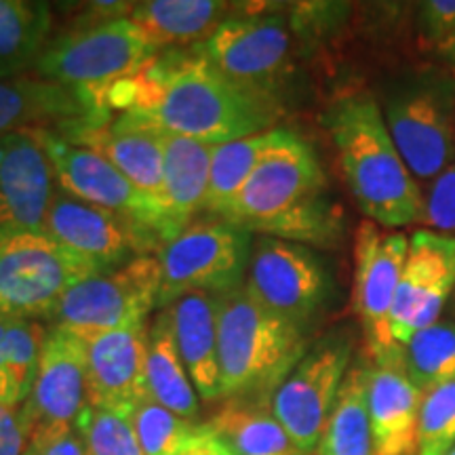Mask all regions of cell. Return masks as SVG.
<instances>
[{"instance_id":"obj_40","label":"cell","mask_w":455,"mask_h":455,"mask_svg":"<svg viewBox=\"0 0 455 455\" xmlns=\"http://www.w3.org/2000/svg\"><path fill=\"white\" fill-rule=\"evenodd\" d=\"M26 443V432L21 428L17 411L4 413L0 418V455H21Z\"/></svg>"},{"instance_id":"obj_22","label":"cell","mask_w":455,"mask_h":455,"mask_svg":"<svg viewBox=\"0 0 455 455\" xmlns=\"http://www.w3.org/2000/svg\"><path fill=\"white\" fill-rule=\"evenodd\" d=\"M95 114L81 87L43 78H0V138L21 129L66 127Z\"/></svg>"},{"instance_id":"obj_25","label":"cell","mask_w":455,"mask_h":455,"mask_svg":"<svg viewBox=\"0 0 455 455\" xmlns=\"http://www.w3.org/2000/svg\"><path fill=\"white\" fill-rule=\"evenodd\" d=\"M230 4L218 0H148L135 3L129 20L156 51L180 44H201L228 20Z\"/></svg>"},{"instance_id":"obj_13","label":"cell","mask_w":455,"mask_h":455,"mask_svg":"<svg viewBox=\"0 0 455 455\" xmlns=\"http://www.w3.org/2000/svg\"><path fill=\"white\" fill-rule=\"evenodd\" d=\"M192 53L230 81L278 98L291 68V36L281 17H228Z\"/></svg>"},{"instance_id":"obj_21","label":"cell","mask_w":455,"mask_h":455,"mask_svg":"<svg viewBox=\"0 0 455 455\" xmlns=\"http://www.w3.org/2000/svg\"><path fill=\"white\" fill-rule=\"evenodd\" d=\"M422 398L403 369L401 355L367 367V409L375 455H418Z\"/></svg>"},{"instance_id":"obj_17","label":"cell","mask_w":455,"mask_h":455,"mask_svg":"<svg viewBox=\"0 0 455 455\" xmlns=\"http://www.w3.org/2000/svg\"><path fill=\"white\" fill-rule=\"evenodd\" d=\"M51 161L36 129L0 138V241L41 235L55 196Z\"/></svg>"},{"instance_id":"obj_14","label":"cell","mask_w":455,"mask_h":455,"mask_svg":"<svg viewBox=\"0 0 455 455\" xmlns=\"http://www.w3.org/2000/svg\"><path fill=\"white\" fill-rule=\"evenodd\" d=\"M44 235L91 261L101 272L123 268L131 259L163 249V243L135 221L68 196L61 190H55L51 201Z\"/></svg>"},{"instance_id":"obj_1","label":"cell","mask_w":455,"mask_h":455,"mask_svg":"<svg viewBox=\"0 0 455 455\" xmlns=\"http://www.w3.org/2000/svg\"><path fill=\"white\" fill-rule=\"evenodd\" d=\"M144 81L146 104L131 114L192 140L228 144L276 129L283 118L276 95L230 81L192 51L152 60Z\"/></svg>"},{"instance_id":"obj_36","label":"cell","mask_w":455,"mask_h":455,"mask_svg":"<svg viewBox=\"0 0 455 455\" xmlns=\"http://www.w3.org/2000/svg\"><path fill=\"white\" fill-rule=\"evenodd\" d=\"M455 447V382L422 398L418 422V455H447Z\"/></svg>"},{"instance_id":"obj_23","label":"cell","mask_w":455,"mask_h":455,"mask_svg":"<svg viewBox=\"0 0 455 455\" xmlns=\"http://www.w3.org/2000/svg\"><path fill=\"white\" fill-rule=\"evenodd\" d=\"M163 133V207L167 218L169 243L178 238L195 218L204 212L209 190L212 158L218 144L192 140L186 135Z\"/></svg>"},{"instance_id":"obj_39","label":"cell","mask_w":455,"mask_h":455,"mask_svg":"<svg viewBox=\"0 0 455 455\" xmlns=\"http://www.w3.org/2000/svg\"><path fill=\"white\" fill-rule=\"evenodd\" d=\"M21 455H84L76 428L38 430L28 439Z\"/></svg>"},{"instance_id":"obj_44","label":"cell","mask_w":455,"mask_h":455,"mask_svg":"<svg viewBox=\"0 0 455 455\" xmlns=\"http://www.w3.org/2000/svg\"><path fill=\"white\" fill-rule=\"evenodd\" d=\"M9 411H11V409H7V407L0 405V418H3V415H4V413H9Z\"/></svg>"},{"instance_id":"obj_37","label":"cell","mask_w":455,"mask_h":455,"mask_svg":"<svg viewBox=\"0 0 455 455\" xmlns=\"http://www.w3.org/2000/svg\"><path fill=\"white\" fill-rule=\"evenodd\" d=\"M426 230L455 236V158L443 169L422 198L419 221Z\"/></svg>"},{"instance_id":"obj_34","label":"cell","mask_w":455,"mask_h":455,"mask_svg":"<svg viewBox=\"0 0 455 455\" xmlns=\"http://www.w3.org/2000/svg\"><path fill=\"white\" fill-rule=\"evenodd\" d=\"M341 228H344L341 212L323 192V195L299 204L293 212L258 228L255 235L281 238V241L304 244V247L306 244L329 247L341 236Z\"/></svg>"},{"instance_id":"obj_32","label":"cell","mask_w":455,"mask_h":455,"mask_svg":"<svg viewBox=\"0 0 455 455\" xmlns=\"http://www.w3.org/2000/svg\"><path fill=\"white\" fill-rule=\"evenodd\" d=\"M129 418L144 455H181L213 432L207 422L180 418L150 396L135 403Z\"/></svg>"},{"instance_id":"obj_15","label":"cell","mask_w":455,"mask_h":455,"mask_svg":"<svg viewBox=\"0 0 455 455\" xmlns=\"http://www.w3.org/2000/svg\"><path fill=\"white\" fill-rule=\"evenodd\" d=\"M384 121L398 155L419 184H432L455 158L453 101L439 87L403 89L386 101Z\"/></svg>"},{"instance_id":"obj_8","label":"cell","mask_w":455,"mask_h":455,"mask_svg":"<svg viewBox=\"0 0 455 455\" xmlns=\"http://www.w3.org/2000/svg\"><path fill=\"white\" fill-rule=\"evenodd\" d=\"M350 355L348 338L329 335L306 350L270 398L272 413L304 455L316 453L350 371Z\"/></svg>"},{"instance_id":"obj_19","label":"cell","mask_w":455,"mask_h":455,"mask_svg":"<svg viewBox=\"0 0 455 455\" xmlns=\"http://www.w3.org/2000/svg\"><path fill=\"white\" fill-rule=\"evenodd\" d=\"M74 144L98 152L114 164L131 184L163 204V133L138 114H121L116 121L84 118L55 129Z\"/></svg>"},{"instance_id":"obj_5","label":"cell","mask_w":455,"mask_h":455,"mask_svg":"<svg viewBox=\"0 0 455 455\" xmlns=\"http://www.w3.org/2000/svg\"><path fill=\"white\" fill-rule=\"evenodd\" d=\"M106 275L91 261L44 235L0 241V315L51 321L74 284Z\"/></svg>"},{"instance_id":"obj_29","label":"cell","mask_w":455,"mask_h":455,"mask_svg":"<svg viewBox=\"0 0 455 455\" xmlns=\"http://www.w3.org/2000/svg\"><path fill=\"white\" fill-rule=\"evenodd\" d=\"M281 133V127L251 135V138L218 144L212 158V173H209V190L204 213L207 218L224 220L235 204L238 192L251 178L266 152L275 146Z\"/></svg>"},{"instance_id":"obj_30","label":"cell","mask_w":455,"mask_h":455,"mask_svg":"<svg viewBox=\"0 0 455 455\" xmlns=\"http://www.w3.org/2000/svg\"><path fill=\"white\" fill-rule=\"evenodd\" d=\"M316 455H375L367 409V367L346 375Z\"/></svg>"},{"instance_id":"obj_18","label":"cell","mask_w":455,"mask_h":455,"mask_svg":"<svg viewBox=\"0 0 455 455\" xmlns=\"http://www.w3.org/2000/svg\"><path fill=\"white\" fill-rule=\"evenodd\" d=\"M87 405L84 350L76 333L51 325L44 338L32 395L17 409L26 439L38 430L74 428Z\"/></svg>"},{"instance_id":"obj_35","label":"cell","mask_w":455,"mask_h":455,"mask_svg":"<svg viewBox=\"0 0 455 455\" xmlns=\"http://www.w3.org/2000/svg\"><path fill=\"white\" fill-rule=\"evenodd\" d=\"M83 439L84 455H144L129 411L84 405L74 424Z\"/></svg>"},{"instance_id":"obj_7","label":"cell","mask_w":455,"mask_h":455,"mask_svg":"<svg viewBox=\"0 0 455 455\" xmlns=\"http://www.w3.org/2000/svg\"><path fill=\"white\" fill-rule=\"evenodd\" d=\"M158 255H141L123 268L74 284L60 299L51 325L84 335L146 323L161 293Z\"/></svg>"},{"instance_id":"obj_31","label":"cell","mask_w":455,"mask_h":455,"mask_svg":"<svg viewBox=\"0 0 455 455\" xmlns=\"http://www.w3.org/2000/svg\"><path fill=\"white\" fill-rule=\"evenodd\" d=\"M403 369L422 395L455 382V323L436 321L401 346Z\"/></svg>"},{"instance_id":"obj_26","label":"cell","mask_w":455,"mask_h":455,"mask_svg":"<svg viewBox=\"0 0 455 455\" xmlns=\"http://www.w3.org/2000/svg\"><path fill=\"white\" fill-rule=\"evenodd\" d=\"M146 388L148 396L180 418H196L198 392L180 356L167 308L158 310L148 325Z\"/></svg>"},{"instance_id":"obj_24","label":"cell","mask_w":455,"mask_h":455,"mask_svg":"<svg viewBox=\"0 0 455 455\" xmlns=\"http://www.w3.org/2000/svg\"><path fill=\"white\" fill-rule=\"evenodd\" d=\"M164 310V308H163ZM175 344L192 384L203 401L221 398L220 392V295L188 293L167 306Z\"/></svg>"},{"instance_id":"obj_12","label":"cell","mask_w":455,"mask_h":455,"mask_svg":"<svg viewBox=\"0 0 455 455\" xmlns=\"http://www.w3.org/2000/svg\"><path fill=\"white\" fill-rule=\"evenodd\" d=\"M409 236L361 221L355 236V308L373 363L401 355L392 338V306L405 268Z\"/></svg>"},{"instance_id":"obj_33","label":"cell","mask_w":455,"mask_h":455,"mask_svg":"<svg viewBox=\"0 0 455 455\" xmlns=\"http://www.w3.org/2000/svg\"><path fill=\"white\" fill-rule=\"evenodd\" d=\"M49 329L41 321L7 318L4 329V371L11 392V409L17 411L30 398L36 382L38 361Z\"/></svg>"},{"instance_id":"obj_42","label":"cell","mask_w":455,"mask_h":455,"mask_svg":"<svg viewBox=\"0 0 455 455\" xmlns=\"http://www.w3.org/2000/svg\"><path fill=\"white\" fill-rule=\"evenodd\" d=\"M181 455H235L224 445V441H220L218 436L209 435L207 439H203L201 443H196L195 447H190L188 451H184Z\"/></svg>"},{"instance_id":"obj_28","label":"cell","mask_w":455,"mask_h":455,"mask_svg":"<svg viewBox=\"0 0 455 455\" xmlns=\"http://www.w3.org/2000/svg\"><path fill=\"white\" fill-rule=\"evenodd\" d=\"M53 15L38 0H0V78L20 76L41 60Z\"/></svg>"},{"instance_id":"obj_3","label":"cell","mask_w":455,"mask_h":455,"mask_svg":"<svg viewBox=\"0 0 455 455\" xmlns=\"http://www.w3.org/2000/svg\"><path fill=\"white\" fill-rule=\"evenodd\" d=\"M306 350V331L258 304L244 287L220 295L221 398L270 403Z\"/></svg>"},{"instance_id":"obj_9","label":"cell","mask_w":455,"mask_h":455,"mask_svg":"<svg viewBox=\"0 0 455 455\" xmlns=\"http://www.w3.org/2000/svg\"><path fill=\"white\" fill-rule=\"evenodd\" d=\"M36 131L47 150L57 190L135 221L150 230L163 247L169 243L164 207L156 198L148 196L138 186L131 184L121 171L98 152L74 144L55 129Z\"/></svg>"},{"instance_id":"obj_41","label":"cell","mask_w":455,"mask_h":455,"mask_svg":"<svg viewBox=\"0 0 455 455\" xmlns=\"http://www.w3.org/2000/svg\"><path fill=\"white\" fill-rule=\"evenodd\" d=\"M7 318L0 315V405L11 409V392L7 382V371H4V329H7ZM13 411V409H11Z\"/></svg>"},{"instance_id":"obj_45","label":"cell","mask_w":455,"mask_h":455,"mask_svg":"<svg viewBox=\"0 0 455 455\" xmlns=\"http://www.w3.org/2000/svg\"><path fill=\"white\" fill-rule=\"evenodd\" d=\"M447 455H455V447H453V449H451V451H449Z\"/></svg>"},{"instance_id":"obj_16","label":"cell","mask_w":455,"mask_h":455,"mask_svg":"<svg viewBox=\"0 0 455 455\" xmlns=\"http://www.w3.org/2000/svg\"><path fill=\"white\" fill-rule=\"evenodd\" d=\"M453 287L455 236L426 228L415 230L392 306V338L398 346L439 321Z\"/></svg>"},{"instance_id":"obj_38","label":"cell","mask_w":455,"mask_h":455,"mask_svg":"<svg viewBox=\"0 0 455 455\" xmlns=\"http://www.w3.org/2000/svg\"><path fill=\"white\" fill-rule=\"evenodd\" d=\"M418 26L426 41L441 47L455 36V0H428L419 4Z\"/></svg>"},{"instance_id":"obj_11","label":"cell","mask_w":455,"mask_h":455,"mask_svg":"<svg viewBox=\"0 0 455 455\" xmlns=\"http://www.w3.org/2000/svg\"><path fill=\"white\" fill-rule=\"evenodd\" d=\"M325 186V173L308 141L281 129L224 220L255 235L258 228L323 195Z\"/></svg>"},{"instance_id":"obj_20","label":"cell","mask_w":455,"mask_h":455,"mask_svg":"<svg viewBox=\"0 0 455 455\" xmlns=\"http://www.w3.org/2000/svg\"><path fill=\"white\" fill-rule=\"evenodd\" d=\"M84 350L87 405L131 411L148 396V325L133 323L110 331L78 335Z\"/></svg>"},{"instance_id":"obj_2","label":"cell","mask_w":455,"mask_h":455,"mask_svg":"<svg viewBox=\"0 0 455 455\" xmlns=\"http://www.w3.org/2000/svg\"><path fill=\"white\" fill-rule=\"evenodd\" d=\"M325 124L361 213L384 230L418 224L424 195L398 155L373 95L339 98L327 110Z\"/></svg>"},{"instance_id":"obj_6","label":"cell","mask_w":455,"mask_h":455,"mask_svg":"<svg viewBox=\"0 0 455 455\" xmlns=\"http://www.w3.org/2000/svg\"><path fill=\"white\" fill-rule=\"evenodd\" d=\"M156 49L129 17L78 24L44 47L34 66L38 78L95 89L133 76L155 60Z\"/></svg>"},{"instance_id":"obj_4","label":"cell","mask_w":455,"mask_h":455,"mask_svg":"<svg viewBox=\"0 0 455 455\" xmlns=\"http://www.w3.org/2000/svg\"><path fill=\"white\" fill-rule=\"evenodd\" d=\"M253 235L226 220H196L158 251L163 310L188 293L224 295L243 287L251 259Z\"/></svg>"},{"instance_id":"obj_27","label":"cell","mask_w":455,"mask_h":455,"mask_svg":"<svg viewBox=\"0 0 455 455\" xmlns=\"http://www.w3.org/2000/svg\"><path fill=\"white\" fill-rule=\"evenodd\" d=\"M207 424L235 455H304L268 403L228 401Z\"/></svg>"},{"instance_id":"obj_43","label":"cell","mask_w":455,"mask_h":455,"mask_svg":"<svg viewBox=\"0 0 455 455\" xmlns=\"http://www.w3.org/2000/svg\"><path fill=\"white\" fill-rule=\"evenodd\" d=\"M436 55H439L443 64L455 70V36L449 38L447 43H443L441 47H436Z\"/></svg>"},{"instance_id":"obj_10","label":"cell","mask_w":455,"mask_h":455,"mask_svg":"<svg viewBox=\"0 0 455 455\" xmlns=\"http://www.w3.org/2000/svg\"><path fill=\"white\" fill-rule=\"evenodd\" d=\"M244 289L258 304L301 331L325 308L331 281L321 259L304 244L272 236L253 238Z\"/></svg>"}]
</instances>
